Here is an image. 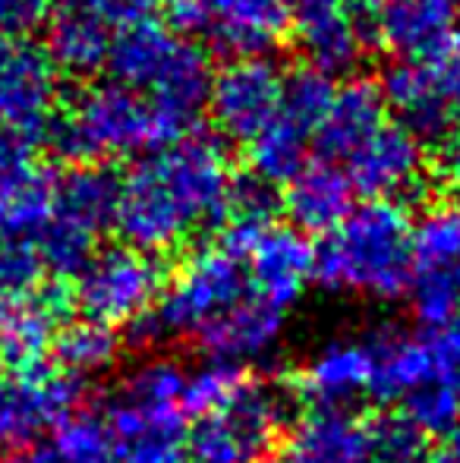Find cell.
<instances>
[{
	"label": "cell",
	"mask_w": 460,
	"mask_h": 463,
	"mask_svg": "<svg viewBox=\"0 0 460 463\" xmlns=\"http://www.w3.org/2000/svg\"><path fill=\"white\" fill-rule=\"evenodd\" d=\"M0 463H61V460L51 451V445H35V448H13Z\"/></svg>",
	"instance_id": "7bdbcfd3"
},
{
	"label": "cell",
	"mask_w": 460,
	"mask_h": 463,
	"mask_svg": "<svg viewBox=\"0 0 460 463\" xmlns=\"http://www.w3.org/2000/svg\"><path fill=\"white\" fill-rule=\"evenodd\" d=\"M385 98L381 89L369 80H350L334 89V98L322 117L315 139H319L322 158L347 161L366 139H372L385 127Z\"/></svg>",
	"instance_id": "603a6c76"
},
{
	"label": "cell",
	"mask_w": 460,
	"mask_h": 463,
	"mask_svg": "<svg viewBox=\"0 0 460 463\" xmlns=\"http://www.w3.org/2000/svg\"><path fill=\"white\" fill-rule=\"evenodd\" d=\"M438 174H442V184L455 199H460V123L451 127V133L445 136L442 158H438Z\"/></svg>",
	"instance_id": "b9f144b4"
},
{
	"label": "cell",
	"mask_w": 460,
	"mask_h": 463,
	"mask_svg": "<svg viewBox=\"0 0 460 463\" xmlns=\"http://www.w3.org/2000/svg\"><path fill=\"white\" fill-rule=\"evenodd\" d=\"M429 463H460V426L451 429L448 435H442L438 448L429 454Z\"/></svg>",
	"instance_id": "ee69618b"
},
{
	"label": "cell",
	"mask_w": 460,
	"mask_h": 463,
	"mask_svg": "<svg viewBox=\"0 0 460 463\" xmlns=\"http://www.w3.org/2000/svg\"><path fill=\"white\" fill-rule=\"evenodd\" d=\"M290 413L294 394L287 388L246 378L224 407L199 416L186 463H262Z\"/></svg>",
	"instance_id": "52a82bcc"
},
{
	"label": "cell",
	"mask_w": 460,
	"mask_h": 463,
	"mask_svg": "<svg viewBox=\"0 0 460 463\" xmlns=\"http://www.w3.org/2000/svg\"><path fill=\"white\" fill-rule=\"evenodd\" d=\"M63 312L67 299L57 290L0 293V366L13 375L48 366L44 356L54 347Z\"/></svg>",
	"instance_id": "2e32d148"
},
{
	"label": "cell",
	"mask_w": 460,
	"mask_h": 463,
	"mask_svg": "<svg viewBox=\"0 0 460 463\" xmlns=\"http://www.w3.org/2000/svg\"><path fill=\"white\" fill-rule=\"evenodd\" d=\"M48 139L63 158L99 165V161L146 155L183 136L146 95L111 80L82 89L76 101L63 110V117H54Z\"/></svg>",
	"instance_id": "277c9868"
},
{
	"label": "cell",
	"mask_w": 460,
	"mask_h": 463,
	"mask_svg": "<svg viewBox=\"0 0 460 463\" xmlns=\"http://www.w3.org/2000/svg\"><path fill=\"white\" fill-rule=\"evenodd\" d=\"M54 189L57 180L32 158L0 167V231L38 243L54 212Z\"/></svg>",
	"instance_id": "d4e9b609"
},
{
	"label": "cell",
	"mask_w": 460,
	"mask_h": 463,
	"mask_svg": "<svg viewBox=\"0 0 460 463\" xmlns=\"http://www.w3.org/2000/svg\"><path fill=\"white\" fill-rule=\"evenodd\" d=\"M89 10H95L108 25H127L142 23V19H152V10L158 6V0H82Z\"/></svg>",
	"instance_id": "ab89813d"
},
{
	"label": "cell",
	"mask_w": 460,
	"mask_h": 463,
	"mask_svg": "<svg viewBox=\"0 0 460 463\" xmlns=\"http://www.w3.org/2000/svg\"><path fill=\"white\" fill-rule=\"evenodd\" d=\"M460 32V0H388L375 35L398 61H432Z\"/></svg>",
	"instance_id": "e0dca14e"
},
{
	"label": "cell",
	"mask_w": 460,
	"mask_h": 463,
	"mask_svg": "<svg viewBox=\"0 0 460 463\" xmlns=\"http://www.w3.org/2000/svg\"><path fill=\"white\" fill-rule=\"evenodd\" d=\"M309 136L313 133L306 127H300L296 120L277 110L275 120L249 142L252 174L271 186H287L309 165Z\"/></svg>",
	"instance_id": "83f0119b"
},
{
	"label": "cell",
	"mask_w": 460,
	"mask_h": 463,
	"mask_svg": "<svg viewBox=\"0 0 460 463\" xmlns=\"http://www.w3.org/2000/svg\"><path fill=\"white\" fill-rule=\"evenodd\" d=\"M347 177L366 199H407L426 177L423 139L400 123H385L347 158Z\"/></svg>",
	"instance_id": "5bb4252c"
},
{
	"label": "cell",
	"mask_w": 460,
	"mask_h": 463,
	"mask_svg": "<svg viewBox=\"0 0 460 463\" xmlns=\"http://www.w3.org/2000/svg\"><path fill=\"white\" fill-rule=\"evenodd\" d=\"M381 98L398 114V123L417 139H442L455 127L457 108L438 89L429 63L398 61L381 76Z\"/></svg>",
	"instance_id": "ffe728a7"
},
{
	"label": "cell",
	"mask_w": 460,
	"mask_h": 463,
	"mask_svg": "<svg viewBox=\"0 0 460 463\" xmlns=\"http://www.w3.org/2000/svg\"><path fill=\"white\" fill-rule=\"evenodd\" d=\"M48 445L61 463H117L111 432L95 413H70L57 422Z\"/></svg>",
	"instance_id": "4dcf8cb0"
},
{
	"label": "cell",
	"mask_w": 460,
	"mask_h": 463,
	"mask_svg": "<svg viewBox=\"0 0 460 463\" xmlns=\"http://www.w3.org/2000/svg\"><path fill=\"white\" fill-rule=\"evenodd\" d=\"M108 70L117 82L146 95L180 136H186L205 110L215 76L199 44L155 19L117 32Z\"/></svg>",
	"instance_id": "3957f363"
},
{
	"label": "cell",
	"mask_w": 460,
	"mask_h": 463,
	"mask_svg": "<svg viewBox=\"0 0 460 463\" xmlns=\"http://www.w3.org/2000/svg\"><path fill=\"white\" fill-rule=\"evenodd\" d=\"M410 293L413 312L426 328H436V325H445L457 316L460 293L448 271H413Z\"/></svg>",
	"instance_id": "e575fe53"
},
{
	"label": "cell",
	"mask_w": 460,
	"mask_h": 463,
	"mask_svg": "<svg viewBox=\"0 0 460 463\" xmlns=\"http://www.w3.org/2000/svg\"><path fill=\"white\" fill-rule=\"evenodd\" d=\"M10 243H13V237H6V233L0 231V259L6 256V250H10Z\"/></svg>",
	"instance_id": "f6af8a7d"
},
{
	"label": "cell",
	"mask_w": 460,
	"mask_h": 463,
	"mask_svg": "<svg viewBox=\"0 0 460 463\" xmlns=\"http://www.w3.org/2000/svg\"><path fill=\"white\" fill-rule=\"evenodd\" d=\"M183 384L186 369L167 356L146 360L123 378L105 410L117 463H186Z\"/></svg>",
	"instance_id": "5b68a950"
},
{
	"label": "cell",
	"mask_w": 460,
	"mask_h": 463,
	"mask_svg": "<svg viewBox=\"0 0 460 463\" xmlns=\"http://www.w3.org/2000/svg\"><path fill=\"white\" fill-rule=\"evenodd\" d=\"M404 416L426 435H448L460 426V394L445 384H423L404 401Z\"/></svg>",
	"instance_id": "d590c367"
},
{
	"label": "cell",
	"mask_w": 460,
	"mask_h": 463,
	"mask_svg": "<svg viewBox=\"0 0 460 463\" xmlns=\"http://www.w3.org/2000/svg\"><path fill=\"white\" fill-rule=\"evenodd\" d=\"M243 382H246V375L237 363L209 360L199 369L186 372L180 407L190 416H209V413H215L218 407H224V403L237 394Z\"/></svg>",
	"instance_id": "1f68e13d"
},
{
	"label": "cell",
	"mask_w": 460,
	"mask_h": 463,
	"mask_svg": "<svg viewBox=\"0 0 460 463\" xmlns=\"http://www.w3.org/2000/svg\"><path fill=\"white\" fill-rule=\"evenodd\" d=\"M164 290V275L148 252L133 246L99 250L76 275V303L101 325H129Z\"/></svg>",
	"instance_id": "8fae6325"
},
{
	"label": "cell",
	"mask_w": 460,
	"mask_h": 463,
	"mask_svg": "<svg viewBox=\"0 0 460 463\" xmlns=\"http://www.w3.org/2000/svg\"><path fill=\"white\" fill-rule=\"evenodd\" d=\"M284 331V309L271 306L268 299L246 293L237 306L218 316L209 328L199 331V344L211 360L224 363H252L265 360L277 347Z\"/></svg>",
	"instance_id": "d6986e66"
},
{
	"label": "cell",
	"mask_w": 460,
	"mask_h": 463,
	"mask_svg": "<svg viewBox=\"0 0 460 463\" xmlns=\"http://www.w3.org/2000/svg\"><path fill=\"white\" fill-rule=\"evenodd\" d=\"M334 98L332 76L322 73L315 67H303L296 73L284 76V92H281V114L296 120L315 136L322 117H325L328 104Z\"/></svg>",
	"instance_id": "d6a6232c"
},
{
	"label": "cell",
	"mask_w": 460,
	"mask_h": 463,
	"mask_svg": "<svg viewBox=\"0 0 460 463\" xmlns=\"http://www.w3.org/2000/svg\"><path fill=\"white\" fill-rule=\"evenodd\" d=\"M423 337L432 360V384H445L460 394V312L451 322L426 328Z\"/></svg>",
	"instance_id": "8d00e7d4"
},
{
	"label": "cell",
	"mask_w": 460,
	"mask_h": 463,
	"mask_svg": "<svg viewBox=\"0 0 460 463\" xmlns=\"http://www.w3.org/2000/svg\"><path fill=\"white\" fill-rule=\"evenodd\" d=\"M57 110V70L25 38L0 35V136L29 158L48 139Z\"/></svg>",
	"instance_id": "ba28073f"
},
{
	"label": "cell",
	"mask_w": 460,
	"mask_h": 463,
	"mask_svg": "<svg viewBox=\"0 0 460 463\" xmlns=\"http://www.w3.org/2000/svg\"><path fill=\"white\" fill-rule=\"evenodd\" d=\"M313 278L334 293L400 297L413 280V221L404 205L369 199L350 208L315 246Z\"/></svg>",
	"instance_id": "7a4b0ae2"
},
{
	"label": "cell",
	"mask_w": 460,
	"mask_h": 463,
	"mask_svg": "<svg viewBox=\"0 0 460 463\" xmlns=\"http://www.w3.org/2000/svg\"><path fill=\"white\" fill-rule=\"evenodd\" d=\"M372 435V463H429V435L404 413L379 416L369 422Z\"/></svg>",
	"instance_id": "836d02e7"
},
{
	"label": "cell",
	"mask_w": 460,
	"mask_h": 463,
	"mask_svg": "<svg viewBox=\"0 0 460 463\" xmlns=\"http://www.w3.org/2000/svg\"><path fill=\"white\" fill-rule=\"evenodd\" d=\"M51 10L54 0H0V35L25 38V32L42 25Z\"/></svg>",
	"instance_id": "f35d334b"
},
{
	"label": "cell",
	"mask_w": 460,
	"mask_h": 463,
	"mask_svg": "<svg viewBox=\"0 0 460 463\" xmlns=\"http://www.w3.org/2000/svg\"><path fill=\"white\" fill-rule=\"evenodd\" d=\"M246 293H249V275L243 262L224 246H209L192 252L180 265L171 284L161 290L155 316L164 335H199Z\"/></svg>",
	"instance_id": "9c48e42d"
},
{
	"label": "cell",
	"mask_w": 460,
	"mask_h": 463,
	"mask_svg": "<svg viewBox=\"0 0 460 463\" xmlns=\"http://www.w3.org/2000/svg\"><path fill=\"white\" fill-rule=\"evenodd\" d=\"M284 205L294 227H300L303 233H328L353 208V184L334 161H309L287 184Z\"/></svg>",
	"instance_id": "cb8c5ba5"
},
{
	"label": "cell",
	"mask_w": 460,
	"mask_h": 463,
	"mask_svg": "<svg viewBox=\"0 0 460 463\" xmlns=\"http://www.w3.org/2000/svg\"><path fill=\"white\" fill-rule=\"evenodd\" d=\"M57 420L61 410L44 366L16 378L0 375V451L25 445Z\"/></svg>",
	"instance_id": "4316f807"
},
{
	"label": "cell",
	"mask_w": 460,
	"mask_h": 463,
	"mask_svg": "<svg viewBox=\"0 0 460 463\" xmlns=\"http://www.w3.org/2000/svg\"><path fill=\"white\" fill-rule=\"evenodd\" d=\"M460 262V208L438 205L413 224V271H455Z\"/></svg>",
	"instance_id": "f546056e"
},
{
	"label": "cell",
	"mask_w": 460,
	"mask_h": 463,
	"mask_svg": "<svg viewBox=\"0 0 460 463\" xmlns=\"http://www.w3.org/2000/svg\"><path fill=\"white\" fill-rule=\"evenodd\" d=\"M111 44V25L82 0L54 4V10L44 19V54L51 67L63 76L86 80L105 70Z\"/></svg>",
	"instance_id": "ac0fdd59"
},
{
	"label": "cell",
	"mask_w": 460,
	"mask_h": 463,
	"mask_svg": "<svg viewBox=\"0 0 460 463\" xmlns=\"http://www.w3.org/2000/svg\"><path fill=\"white\" fill-rule=\"evenodd\" d=\"M281 463H372L369 422L344 407H315L294 426Z\"/></svg>",
	"instance_id": "44dd1931"
},
{
	"label": "cell",
	"mask_w": 460,
	"mask_h": 463,
	"mask_svg": "<svg viewBox=\"0 0 460 463\" xmlns=\"http://www.w3.org/2000/svg\"><path fill=\"white\" fill-rule=\"evenodd\" d=\"M221 246L246 262L256 297L287 312L315 271V246L294 224H239L228 221Z\"/></svg>",
	"instance_id": "30bf717a"
},
{
	"label": "cell",
	"mask_w": 460,
	"mask_h": 463,
	"mask_svg": "<svg viewBox=\"0 0 460 463\" xmlns=\"http://www.w3.org/2000/svg\"><path fill=\"white\" fill-rule=\"evenodd\" d=\"M372 382V347L366 337H338L325 344L300 375V391L315 407H344L360 394H369Z\"/></svg>",
	"instance_id": "7402d4cb"
},
{
	"label": "cell",
	"mask_w": 460,
	"mask_h": 463,
	"mask_svg": "<svg viewBox=\"0 0 460 463\" xmlns=\"http://www.w3.org/2000/svg\"><path fill=\"white\" fill-rule=\"evenodd\" d=\"M290 32L309 67L322 73H350L366 57V29L350 0H294Z\"/></svg>",
	"instance_id": "9a60e30c"
},
{
	"label": "cell",
	"mask_w": 460,
	"mask_h": 463,
	"mask_svg": "<svg viewBox=\"0 0 460 463\" xmlns=\"http://www.w3.org/2000/svg\"><path fill=\"white\" fill-rule=\"evenodd\" d=\"M451 278H455V284H457V293H460V262L455 265V271H451Z\"/></svg>",
	"instance_id": "bcb514c9"
},
{
	"label": "cell",
	"mask_w": 460,
	"mask_h": 463,
	"mask_svg": "<svg viewBox=\"0 0 460 463\" xmlns=\"http://www.w3.org/2000/svg\"><path fill=\"white\" fill-rule=\"evenodd\" d=\"M183 32L233 57H262L290 29L294 0H167Z\"/></svg>",
	"instance_id": "7c38bea8"
},
{
	"label": "cell",
	"mask_w": 460,
	"mask_h": 463,
	"mask_svg": "<svg viewBox=\"0 0 460 463\" xmlns=\"http://www.w3.org/2000/svg\"><path fill=\"white\" fill-rule=\"evenodd\" d=\"M117 350H120V341H117L111 325L92 322V318L63 325L54 337L57 369L70 372L76 378L95 375V372H105L108 366H114Z\"/></svg>",
	"instance_id": "f1b7e54d"
},
{
	"label": "cell",
	"mask_w": 460,
	"mask_h": 463,
	"mask_svg": "<svg viewBox=\"0 0 460 463\" xmlns=\"http://www.w3.org/2000/svg\"><path fill=\"white\" fill-rule=\"evenodd\" d=\"M372 347V382L369 394L379 401H407L413 391L432 384V360L423 335L379 328L366 337Z\"/></svg>",
	"instance_id": "484cf974"
},
{
	"label": "cell",
	"mask_w": 460,
	"mask_h": 463,
	"mask_svg": "<svg viewBox=\"0 0 460 463\" xmlns=\"http://www.w3.org/2000/svg\"><path fill=\"white\" fill-rule=\"evenodd\" d=\"M284 73L265 57H233L211 76L209 114L230 142L249 146L281 110Z\"/></svg>",
	"instance_id": "4fadbf2b"
},
{
	"label": "cell",
	"mask_w": 460,
	"mask_h": 463,
	"mask_svg": "<svg viewBox=\"0 0 460 463\" xmlns=\"http://www.w3.org/2000/svg\"><path fill=\"white\" fill-rule=\"evenodd\" d=\"M426 63H429L438 89H442V92L448 95V101L460 110V32L455 35V42L442 51V54H436L432 61H426Z\"/></svg>",
	"instance_id": "60d3db41"
},
{
	"label": "cell",
	"mask_w": 460,
	"mask_h": 463,
	"mask_svg": "<svg viewBox=\"0 0 460 463\" xmlns=\"http://www.w3.org/2000/svg\"><path fill=\"white\" fill-rule=\"evenodd\" d=\"M275 212V186L258 180L256 174L233 177L228 199V221L239 224H268Z\"/></svg>",
	"instance_id": "74e56055"
},
{
	"label": "cell",
	"mask_w": 460,
	"mask_h": 463,
	"mask_svg": "<svg viewBox=\"0 0 460 463\" xmlns=\"http://www.w3.org/2000/svg\"><path fill=\"white\" fill-rule=\"evenodd\" d=\"M120 180L99 165H82L63 174L54 189V212L38 237V252L57 278L80 275L95 256L99 237L117 218Z\"/></svg>",
	"instance_id": "8992f818"
},
{
	"label": "cell",
	"mask_w": 460,
	"mask_h": 463,
	"mask_svg": "<svg viewBox=\"0 0 460 463\" xmlns=\"http://www.w3.org/2000/svg\"><path fill=\"white\" fill-rule=\"evenodd\" d=\"M233 174L215 139L183 136L146 152L120 177L114 227L148 256L183 246L228 218Z\"/></svg>",
	"instance_id": "6da1fadb"
}]
</instances>
